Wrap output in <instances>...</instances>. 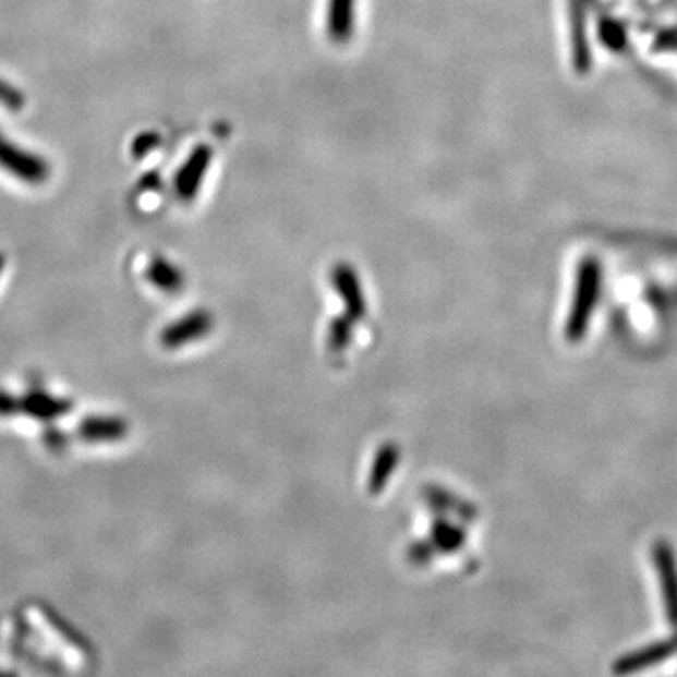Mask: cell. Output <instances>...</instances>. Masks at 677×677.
Here are the masks:
<instances>
[{
	"mask_svg": "<svg viewBox=\"0 0 677 677\" xmlns=\"http://www.w3.org/2000/svg\"><path fill=\"white\" fill-rule=\"evenodd\" d=\"M213 326H215V318H213L211 313H207L204 309L192 311L189 315L170 324L168 328L162 329L160 344L165 349H179L186 342L198 341L202 337H206L211 331Z\"/></svg>",
	"mask_w": 677,
	"mask_h": 677,
	"instance_id": "obj_5",
	"label": "cell"
},
{
	"mask_svg": "<svg viewBox=\"0 0 677 677\" xmlns=\"http://www.w3.org/2000/svg\"><path fill=\"white\" fill-rule=\"evenodd\" d=\"M399 461H401V448L396 443H386L378 448L373 466H371L370 480H367L371 495H378L384 487L388 486Z\"/></svg>",
	"mask_w": 677,
	"mask_h": 677,
	"instance_id": "obj_10",
	"label": "cell"
},
{
	"mask_svg": "<svg viewBox=\"0 0 677 677\" xmlns=\"http://www.w3.org/2000/svg\"><path fill=\"white\" fill-rule=\"evenodd\" d=\"M0 104L10 111H21L25 106V96L14 85L0 80Z\"/></svg>",
	"mask_w": 677,
	"mask_h": 677,
	"instance_id": "obj_18",
	"label": "cell"
},
{
	"mask_svg": "<svg viewBox=\"0 0 677 677\" xmlns=\"http://www.w3.org/2000/svg\"><path fill=\"white\" fill-rule=\"evenodd\" d=\"M162 185V181H160V176H158L157 171H149V173H145L142 181H140V189L142 191H157Z\"/></svg>",
	"mask_w": 677,
	"mask_h": 677,
	"instance_id": "obj_20",
	"label": "cell"
},
{
	"mask_svg": "<svg viewBox=\"0 0 677 677\" xmlns=\"http://www.w3.org/2000/svg\"><path fill=\"white\" fill-rule=\"evenodd\" d=\"M424 499L435 512L445 513V516H454L461 521H474L479 518V510L469 503V500L459 499L458 495L446 492L443 487L430 486L425 487Z\"/></svg>",
	"mask_w": 677,
	"mask_h": 677,
	"instance_id": "obj_9",
	"label": "cell"
},
{
	"mask_svg": "<svg viewBox=\"0 0 677 677\" xmlns=\"http://www.w3.org/2000/svg\"><path fill=\"white\" fill-rule=\"evenodd\" d=\"M601 264L593 256H585L576 274L575 298L565 324V337L570 342L582 341L588 336L591 318L601 295Z\"/></svg>",
	"mask_w": 677,
	"mask_h": 677,
	"instance_id": "obj_1",
	"label": "cell"
},
{
	"mask_svg": "<svg viewBox=\"0 0 677 677\" xmlns=\"http://www.w3.org/2000/svg\"><path fill=\"white\" fill-rule=\"evenodd\" d=\"M331 282L337 295L341 298L342 305L347 309V315L352 321H362L367 313V303H365V294H363L362 282L358 279L354 267L350 264H337L331 269Z\"/></svg>",
	"mask_w": 677,
	"mask_h": 677,
	"instance_id": "obj_6",
	"label": "cell"
},
{
	"mask_svg": "<svg viewBox=\"0 0 677 677\" xmlns=\"http://www.w3.org/2000/svg\"><path fill=\"white\" fill-rule=\"evenodd\" d=\"M653 565L661 583L666 619L677 630V557L670 542L661 539L653 544Z\"/></svg>",
	"mask_w": 677,
	"mask_h": 677,
	"instance_id": "obj_3",
	"label": "cell"
},
{
	"mask_svg": "<svg viewBox=\"0 0 677 677\" xmlns=\"http://www.w3.org/2000/svg\"><path fill=\"white\" fill-rule=\"evenodd\" d=\"M213 149L209 145L200 144L191 150V155L186 157L185 162L181 165L176 179H173V189L181 202H192L198 196L200 189L204 185L207 170L211 166Z\"/></svg>",
	"mask_w": 677,
	"mask_h": 677,
	"instance_id": "obj_4",
	"label": "cell"
},
{
	"mask_svg": "<svg viewBox=\"0 0 677 677\" xmlns=\"http://www.w3.org/2000/svg\"><path fill=\"white\" fill-rule=\"evenodd\" d=\"M430 541L433 542L438 554H458L459 549H463L466 546V529H461V527L440 516L433 521Z\"/></svg>",
	"mask_w": 677,
	"mask_h": 677,
	"instance_id": "obj_13",
	"label": "cell"
},
{
	"mask_svg": "<svg viewBox=\"0 0 677 677\" xmlns=\"http://www.w3.org/2000/svg\"><path fill=\"white\" fill-rule=\"evenodd\" d=\"M162 144V137L158 132H142L140 136L134 137V142L131 145L132 157L144 158L157 149L158 145Z\"/></svg>",
	"mask_w": 677,
	"mask_h": 677,
	"instance_id": "obj_17",
	"label": "cell"
},
{
	"mask_svg": "<svg viewBox=\"0 0 677 677\" xmlns=\"http://www.w3.org/2000/svg\"><path fill=\"white\" fill-rule=\"evenodd\" d=\"M17 412H21L20 399L7 391H0V416H12Z\"/></svg>",
	"mask_w": 677,
	"mask_h": 677,
	"instance_id": "obj_19",
	"label": "cell"
},
{
	"mask_svg": "<svg viewBox=\"0 0 677 677\" xmlns=\"http://www.w3.org/2000/svg\"><path fill=\"white\" fill-rule=\"evenodd\" d=\"M677 653V630L674 637L668 640H661V642L651 643L648 648L642 650L632 651L625 657L617 658L612 672L617 676H627V674H634V672L645 670L651 666H657V664L664 663L666 658L674 657Z\"/></svg>",
	"mask_w": 677,
	"mask_h": 677,
	"instance_id": "obj_7",
	"label": "cell"
},
{
	"mask_svg": "<svg viewBox=\"0 0 677 677\" xmlns=\"http://www.w3.org/2000/svg\"><path fill=\"white\" fill-rule=\"evenodd\" d=\"M77 433L83 440L89 443H111L124 438L129 433V424L119 418H85Z\"/></svg>",
	"mask_w": 677,
	"mask_h": 677,
	"instance_id": "obj_11",
	"label": "cell"
},
{
	"mask_svg": "<svg viewBox=\"0 0 677 677\" xmlns=\"http://www.w3.org/2000/svg\"><path fill=\"white\" fill-rule=\"evenodd\" d=\"M352 337H354V321L349 315L337 316L329 322L326 347L329 352L339 354L349 349Z\"/></svg>",
	"mask_w": 677,
	"mask_h": 677,
	"instance_id": "obj_15",
	"label": "cell"
},
{
	"mask_svg": "<svg viewBox=\"0 0 677 677\" xmlns=\"http://www.w3.org/2000/svg\"><path fill=\"white\" fill-rule=\"evenodd\" d=\"M20 404L21 411L27 412L31 416L40 418V420H53L70 411V403L67 401L56 399L49 394H36V391L20 399Z\"/></svg>",
	"mask_w": 677,
	"mask_h": 677,
	"instance_id": "obj_14",
	"label": "cell"
},
{
	"mask_svg": "<svg viewBox=\"0 0 677 677\" xmlns=\"http://www.w3.org/2000/svg\"><path fill=\"white\" fill-rule=\"evenodd\" d=\"M4 266H7V258H4V254L0 253V274L4 271Z\"/></svg>",
	"mask_w": 677,
	"mask_h": 677,
	"instance_id": "obj_21",
	"label": "cell"
},
{
	"mask_svg": "<svg viewBox=\"0 0 677 677\" xmlns=\"http://www.w3.org/2000/svg\"><path fill=\"white\" fill-rule=\"evenodd\" d=\"M356 27V0H328L326 7V33L336 44H347Z\"/></svg>",
	"mask_w": 677,
	"mask_h": 677,
	"instance_id": "obj_8",
	"label": "cell"
},
{
	"mask_svg": "<svg viewBox=\"0 0 677 677\" xmlns=\"http://www.w3.org/2000/svg\"><path fill=\"white\" fill-rule=\"evenodd\" d=\"M145 277H147V281L153 287L162 290L166 294H176L179 290H183V285H185L183 271L178 266H173L171 262L160 258V256L150 261L147 271H145Z\"/></svg>",
	"mask_w": 677,
	"mask_h": 677,
	"instance_id": "obj_12",
	"label": "cell"
},
{
	"mask_svg": "<svg viewBox=\"0 0 677 677\" xmlns=\"http://www.w3.org/2000/svg\"><path fill=\"white\" fill-rule=\"evenodd\" d=\"M435 554H438L435 546H433V542L427 539V541H416L412 542L409 549H407V559L414 565V567H425V565H430L433 561V557Z\"/></svg>",
	"mask_w": 677,
	"mask_h": 677,
	"instance_id": "obj_16",
	"label": "cell"
},
{
	"mask_svg": "<svg viewBox=\"0 0 677 677\" xmlns=\"http://www.w3.org/2000/svg\"><path fill=\"white\" fill-rule=\"evenodd\" d=\"M0 168L27 185H44L51 176L48 160L21 149L0 134Z\"/></svg>",
	"mask_w": 677,
	"mask_h": 677,
	"instance_id": "obj_2",
	"label": "cell"
}]
</instances>
